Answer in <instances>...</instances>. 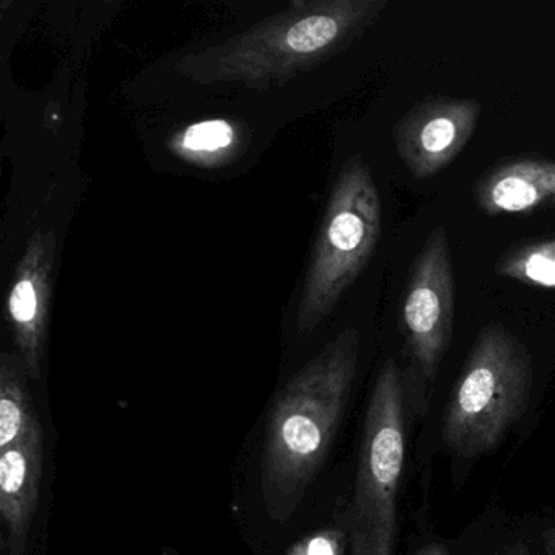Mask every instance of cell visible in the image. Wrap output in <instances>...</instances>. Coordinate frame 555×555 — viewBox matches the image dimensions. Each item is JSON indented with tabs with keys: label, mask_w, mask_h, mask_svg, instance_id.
Segmentation results:
<instances>
[{
	"label": "cell",
	"mask_w": 555,
	"mask_h": 555,
	"mask_svg": "<svg viewBox=\"0 0 555 555\" xmlns=\"http://www.w3.org/2000/svg\"><path fill=\"white\" fill-rule=\"evenodd\" d=\"M359 331L349 327L279 391L266 421L261 496L274 521L304 502L336 437L359 365Z\"/></svg>",
	"instance_id": "6da1fadb"
},
{
	"label": "cell",
	"mask_w": 555,
	"mask_h": 555,
	"mask_svg": "<svg viewBox=\"0 0 555 555\" xmlns=\"http://www.w3.org/2000/svg\"><path fill=\"white\" fill-rule=\"evenodd\" d=\"M386 0L294 2L219 47L190 54L177 69L194 82L268 90L321 66L359 40Z\"/></svg>",
	"instance_id": "7a4b0ae2"
},
{
	"label": "cell",
	"mask_w": 555,
	"mask_h": 555,
	"mask_svg": "<svg viewBox=\"0 0 555 555\" xmlns=\"http://www.w3.org/2000/svg\"><path fill=\"white\" fill-rule=\"evenodd\" d=\"M382 236V201L369 165L347 160L331 191L298 305L297 331L313 333L372 261Z\"/></svg>",
	"instance_id": "3957f363"
},
{
	"label": "cell",
	"mask_w": 555,
	"mask_h": 555,
	"mask_svg": "<svg viewBox=\"0 0 555 555\" xmlns=\"http://www.w3.org/2000/svg\"><path fill=\"white\" fill-rule=\"evenodd\" d=\"M531 378V363L521 343L500 324L483 327L444 414L447 443L463 456L495 448L521 417Z\"/></svg>",
	"instance_id": "277c9868"
},
{
	"label": "cell",
	"mask_w": 555,
	"mask_h": 555,
	"mask_svg": "<svg viewBox=\"0 0 555 555\" xmlns=\"http://www.w3.org/2000/svg\"><path fill=\"white\" fill-rule=\"evenodd\" d=\"M404 451L401 370L388 360L376 376L366 408L350 513L352 555H392Z\"/></svg>",
	"instance_id": "5b68a950"
},
{
	"label": "cell",
	"mask_w": 555,
	"mask_h": 555,
	"mask_svg": "<svg viewBox=\"0 0 555 555\" xmlns=\"http://www.w3.org/2000/svg\"><path fill=\"white\" fill-rule=\"evenodd\" d=\"M454 292L450 240L444 227H435L415 256L402 301L405 336L427 379H434L453 337Z\"/></svg>",
	"instance_id": "8992f818"
},
{
	"label": "cell",
	"mask_w": 555,
	"mask_h": 555,
	"mask_svg": "<svg viewBox=\"0 0 555 555\" xmlns=\"http://www.w3.org/2000/svg\"><path fill=\"white\" fill-rule=\"evenodd\" d=\"M477 100L428 99L412 106L392 126L396 152L415 180H428L450 167L479 125Z\"/></svg>",
	"instance_id": "52a82bcc"
},
{
	"label": "cell",
	"mask_w": 555,
	"mask_h": 555,
	"mask_svg": "<svg viewBox=\"0 0 555 555\" xmlns=\"http://www.w3.org/2000/svg\"><path fill=\"white\" fill-rule=\"evenodd\" d=\"M56 253V236L35 230L18 262L9 292L8 313L15 344L28 376L41 378L50 313L51 272Z\"/></svg>",
	"instance_id": "ba28073f"
},
{
	"label": "cell",
	"mask_w": 555,
	"mask_h": 555,
	"mask_svg": "<svg viewBox=\"0 0 555 555\" xmlns=\"http://www.w3.org/2000/svg\"><path fill=\"white\" fill-rule=\"evenodd\" d=\"M43 466V428L0 451V515L9 555H22L27 547L40 499Z\"/></svg>",
	"instance_id": "9c48e42d"
},
{
	"label": "cell",
	"mask_w": 555,
	"mask_h": 555,
	"mask_svg": "<svg viewBox=\"0 0 555 555\" xmlns=\"http://www.w3.org/2000/svg\"><path fill=\"white\" fill-rule=\"evenodd\" d=\"M474 204L486 216H519L555 209V162L521 157L505 162L477 180Z\"/></svg>",
	"instance_id": "30bf717a"
},
{
	"label": "cell",
	"mask_w": 555,
	"mask_h": 555,
	"mask_svg": "<svg viewBox=\"0 0 555 555\" xmlns=\"http://www.w3.org/2000/svg\"><path fill=\"white\" fill-rule=\"evenodd\" d=\"M243 144V131L225 118L204 119L171 135L168 149L184 164L199 168H219L229 164Z\"/></svg>",
	"instance_id": "8fae6325"
},
{
	"label": "cell",
	"mask_w": 555,
	"mask_h": 555,
	"mask_svg": "<svg viewBox=\"0 0 555 555\" xmlns=\"http://www.w3.org/2000/svg\"><path fill=\"white\" fill-rule=\"evenodd\" d=\"M30 391L14 357L0 362V451L8 450L40 430Z\"/></svg>",
	"instance_id": "7c38bea8"
},
{
	"label": "cell",
	"mask_w": 555,
	"mask_h": 555,
	"mask_svg": "<svg viewBox=\"0 0 555 555\" xmlns=\"http://www.w3.org/2000/svg\"><path fill=\"white\" fill-rule=\"evenodd\" d=\"M495 272L529 287L555 291V238L512 249L496 261Z\"/></svg>",
	"instance_id": "4fadbf2b"
},
{
	"label": "cell",
	"mask_w": 555,
	"mask_h": 555,
	"mask_svg": "<svg viewBox=\"0 0 555 555\" xmlns=\"http://www.w3.org/2000/svg\"><path fill=\"white\" fill-rule=\"evenodd\" d=\"M285 555H344V534L337 529H321L295 542Z\"/></svg>",
	"instance_id": "5bb4252c"
},
{
	"label": "cell",
	"mask_w": 555,
	"mask_h": 555,
	"mask_svg": "<svg viewBox=\"0 0 555 555\" xmlns=\"http://www.w3.org/2000/svg\"><path fill=\"white\" fill-rule=\"evenodd\" d=\"M417 555H448L444 551L443 545L440 544H428L427 547L422 548Z\"/></svg>",
	"instance_id": "9a60e30c"
},
{
	"label": "cell",
	"mask_w": 555,
	"mask_h": 555,
	"mask_svg": "<svg viewBox=\"0 0 555 555\" xmlns=\"http://www.w3.org/2000/svg\"><path fill=\"white\" fill-rule=\"evenodd\" d=\"M547 542L548 545H551L552 551L555 552V529H552V531L548 532Z\"/></svg>",
	"instance_id": "2e32d148"
}]
</instances>
